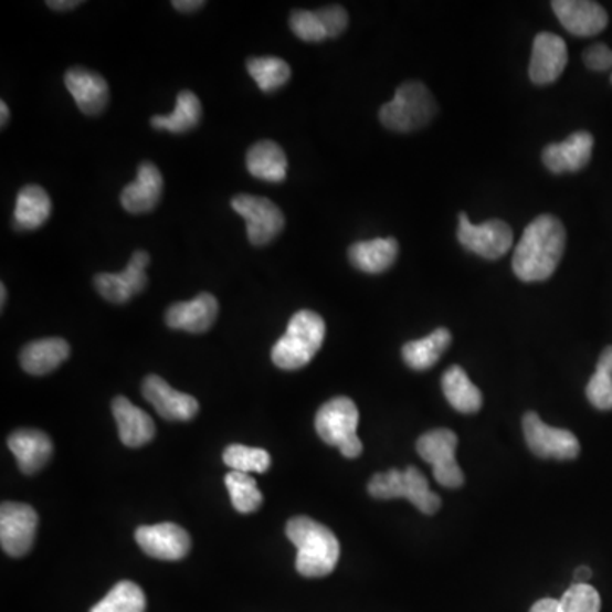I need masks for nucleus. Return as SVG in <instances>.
Masks as SVG:
<instances>
[{
	"mask_svg": "<svg viewBox=\"0 0 612 612\" xmlns=\"http://www.w3.org/2000/svg\"><path fill=\"white\" fill-rule=\"evenodd\" d=\"M567 230L553 214H539L520 236L514 251L513 270L524 283L550 279L563 257Z\"/></svg>",
	"mask_w": 612,
	"mask_h": 612,
	"instance_id": "nucleus-1",
	"label": "nucleus"
},
{
	"mask_svg": "<svg viewBox=\"0 0 612 612\" xmlns=\"http://www.w3.org/2000/svg\"><path fill=\"white\" fill-rule=\"evenodd\" d=\"M286 536L296 546V570L308 579L327 577L334 572L340 557L339 539L324 524L298 516L288 520Z\"/></svg>",
	"mask_w": 612,
	"mask_h": 612,
	"instance_id": "nucleus-2",
	"label": "nucleus"
},
{
	"mask_svg": "<svg viewBox=\"0 0 612 612\" xmlns=\"http://www.w3.org/2000/svg\"><path fill=\"white\" fill-rule=\"evenodd\" d=\"M324 339V318L312 310H299L293 315L284 336L274 344L271 359L286 371L303 368L320 351Z\"/></svg>",
	"mask_w": 612,
	"mask_h": 612,
	"instance_id": "nucleus-3",
	"label": "nucleus"
},
{
	"mask_svg": "<svg viewBox=\"0 0 612 612\" xmlns=\"http://www.w3.org/2000/svg\"><path fill=\"white\" fill-rule=\"evenodd\" d=\"M437 113V104L431 91L422 82L409 81L400 85L393 99L380 109L384 128L397 134H410L425 128Z\"/></svg>",
	"mask_w": 612,
	"mask_h": 612,
	"instance_id": "nucleus-4",
	"label": "nucleus"
},
{
	"mask_svg": "<svg viewBox=\"0 0 612 612\" xmlns=\"http://www.w3.org/2000/svg\"><path fill=\"white\" fill-rule=\"evenodd\" d=\"M368 492L371 497L380 500L407 498L425 516H432L441 507L440 495L429 488L428 478L415 466H409L403 472L390 469V472L377 473L369 479Z\"/></svg>",
	"mask_w": 612,
	"mask_h": 612,
	"instance_id": "nucleus-5",
	"label": "nucleus"
},
{
	"mask_svg": "<svg viewBox=\"0 0 612 612\" xmlns=\"http://www.w3.org/2000/svg\"><path fill=\"white\" fill-rule=\"evenodd\" d=\"M358 424V407L347 397H337L324 403L315 419V429L320 440L329 446L339 447L340 453L351 460L362 453Z\"/></svg>",
	"mask_w": 612,
	"mask_h": 612,
	"instance_id": "nucleus-6",
	"label": "nucleus"
},
{
	"mask_svg": "<svg viewBox=\"0 0 612 612\" xmlns=\"http://www.w3.org/2000/svg\"><path fill=\"white\" fill-rule=\"evenodd\" d=\"M418 453L434 469L437 484L446 488H460L465 475L456 463L457 435L450 429L425 432L418 441Z\"/></svg>",
	"mask_w": 612,
	"mask_h": 612,
	"instance_id": "nucleus-7",
	"label": "nucleus"
},
{
	"mask_svg": "<svg viewBox=\"0 0 612 612\" xmlns=\"http://www.w3.org/2000/svg\"><path fill=\"white\" fill-rule=\"evenodd\" d=\"M457 240L466 251L479 255V257L495 261L504 257L513 249L514 232L506 222L502 220H488V222H469L466 213L460 214V225H457Z\"/></svg>",
	"mask_w": 612,
	"mask_h": 612,
	"instance_id": "nucleus-8",
	"label": "nucleus"
},
{
	"mask_svg": "<svg viewBox=\"0 0 612 612\" xmlns=\"http://www.w3.org/2000/svg\"><path fill=\"white\" fill-rule=\"evenodd\" d=\"M232 208L247 222L249 242L252 245L271 244L283 232V211L267 198L236 194L232 198Z\"/></svg>",
	"mask_w": 612,
	"mask_h": 612,
	"instance_id": "nucleus-9",
	"label": "nucleus"
},
{
	"mask_svg": "<svg viewBox=\"0 0 612 612\" xmlns=\"http://www.w3.org/2000/svg\"><path fill=\"white\" fill-rule=\"evenodd\" d=\"M524 437L529 450L545 460H576L580 443L576 434L567 429L550 428L539 419L538 413L528 412L523 419Z\"/></svg>",
	"mask_w": 612,
	"mask_h": 612,
	"instance_id": "nucleus-10",
	"label": "nucleus"
},
{
	"mask_svg": "<svg viewBox=\"0 0 612 612\" xmlns=\"http://www.w3.org/2000/svg\"><path fill=\"white\" fill-rule=\"evenodd\" d=\"M38 514L33 507L19 502H4L0 509V545L9 557L30 553L36 538Z\"/></svg>",
	"mask_w": 612,
	"mask_h": 612,
	"instance_id": "nucleus-11",
	"label": "nucleus"
},
{
	"mask_svg": "<svg viewBox=\"0 0 612 612\" xmlns=\"http://www.w3.org/2000/svg\"><path fill=\"white\" fill-rule=\"evenodd\" d=\"M150 255L147 251H137L129 258L128 266L122 273H103L94 277L97 293L115 305H123L144 292L147 286V270Z\"/></svg>",
	"mask_w": 612,
	"mask_h": 612,
	"instance_id": "nucleus-12",
	"label": "nucleus"
},
{
	"mask_svg": "<svg viewBox=\"0 0 612 612\" xmlns=\"http://www.w3.org/2000/svg\"><path fill=\"white\" fill-rule=\"evenodd\" d=\"M135 539L144 553L157 560H182L191 550L188 531L173 523L140 526L135 532Z\"/></svg>",
	"mask_w": 612,
	"mask_h": 612,
	"instance_id": "nucleus-13",
	"label": "nucleus"
},
{
	"mask_svg": "<svg viewBox=\"0 0 612 612\" xmlns=\"http://www.w3.org/2000/svg\"><path fill=\"white\" fill-rule=\"evenodd\" d=\"M141 393L166 421H191L200 412V403L194 397L176 390L157 374L145 378Z\"/></svg>",
	"mask_w": 612,
	"mask_h": 612,
	"instance_id": "nucleus-14",
	"label": "nucleus"
},
{
	"mask_svg": "<svg viewBox=\"0 0 612 612\" xmlns=\"http://www.w3.org/2000/svg\"><path fill=\"white\" fill-rule=\"evenodd\" d=\"M568 63V49L563 38L553 33H539L532 43L529 77L532 84L550 85L563 74Z\"/></svg>",
	"mask_w": 612,
	"mask_h": 612,
	"instance_id": "nucleus-15",
	"label": "nucleus"
},
{
	"mask_svg": "<svg viewBox=\"0 0 612 612\" xmlns=\"http://www.w3.org/2000/svg\"><path fill=\"white\" fill-rule=\"evenodd\" d=\"M561 27L573 36L589 38L608 27V12L598 2L589 0H557L551 4Z\"/></svg>",
	"mask_w": 612,
	"mask_h": 612,
	"instance_id": "nucleus-16",
	"label": "nucleus"
},
{
	"mask_svg": "<svg viewBox=\"0 0 612 612\" xmlns=\"http://www.w3.org/2000/svg\"><path fill=\"white\" fill-rule=\"evenodd\" d=\"M218 317V302L210 293H200L191 302L173 303L167 308L166 324L170 329L204 334Z\"/></svg>",
	"mask_w": 612,
	"mask_h": 612,
	"instance_id": "nucleus-17",
	"label": "nucleus"
},
{
	"mask_svg": "<svg viewBox=\"0 0 612 612\" xmlns=\"http://www.w3.org/2000/svg\"><path fill=\"white\" fill-rule=\"evenodd\" d=\"M594 137L589 131H576L560 144H550L542 150V163L553 173L579 172L590 162Z\"/></svg>",
	"mask_w": 612,
	"mask_h": 612,
	"instance_id": "nucleus-18",
	"label": "nucleus"
},
{
	"mask_svg": "<svg viewBox=\"0 0 612 612\" xmlns=\"http://www.w3.org/2000/svg\"><path fill=\"white\" fill-rule=\"evenodd\" d=\"M162 189L163 179L159 167L156 163L141 162L137 179L123 189L119 200L128 213H150L159 204Z\"/></svg>",
	"mask_w": 612,
	"mask_h": 612,
	"instance_id": "nucleus-19",
	"label": "nucleus"
},
{
	"mask_svg": "<svg viewBox=\"0 0 612 612\" xmlns=\"http://www.w3.org/2000/svg\"><path fill=\"white\" fill-rule=\"evenodd\" d=\"M65 85L84 115L96 116L109 103V87L103 75L89 68L74 67L65 74Z\"/></svg>",
	"mask_w": 612,
	"mask_h": 612,
	"instance_id": "nucleus-20",
	"label": "nucleus"
},
{
	"mask_svg": "<svg viewBox=\"0 0 612 612\" xmlns=\"http://www.w3.org/2000/svg\"><path fill=\"white\" fill-rule=\"evenodd\" d=\"M9 450L15 456L19 469L34 475L52 460L53 443L40 429H19L8 440Z\"/></svg>",
	"mask_w": 612,
	"mask_h": 612,
	"instance_id": "nucleus-21",
	"label": "nucleus"
},
{
	"mask_svg": "<svg viewBox=\"0 0 612 612\" xmlns=\"http://www.w3.org/2000/svg\"><path fill=\"white\" fill-rule=\"evenodd\" d=\"M113 415L118 424L119 440L126 447H141L156 437V424L150 415L125 397L113 400Z\"/></svg>",
	"mask_w": 612,
	"mask_h": 612,
	"instance_id": "nucleus-22",
	"label": "nucleus"
},
{
	"mask_svg": "<svg viewBox=\"0 0 612 612\" xmlns=\"http://www.w3.org/2000/svg\"><path fill=\"white\" fill-rule=\"evenodd\" d=\"M349 261L356 270L368 274H380L390 270L399 257V242L393 236L362 240L351 245Z\"/></svg>",
	"mask_w": 612,
	"mask_h": 612,
	"instance_id": "nucleus-23",
	"label": "nucleus"
},
{
	"mask_svg": "<svg viewBox=\"0 0 612 612\" xmlns=\"http://www.w3.org/2000/svg\"><path fill=\"white\" fill-rule=\"evenodd\" d=\"M71 355V346L67 340L60 337L34 340L28 344L19 356V361L24 371L33 377H45L52 373Z\"/></svg>",
	"mask_w": 612,
	"mask_h": 612,
	"instance_id": "nucleus-24",
	"label": "nucleus"
},
{
	"mask_svg": "<svg viewBox=\"0 0 612 612\" xmlns=\"http://www.w3.org/2000/svg\"><path fill=\"white\" fill-rule=\"evenodd\" d=\"M247 170L261 181L279 184L288 173V159L279 145L271 140L257 141L247 151Z\"/></svg>",
	"mask_w": 612,
	"mask_h": 612,
	"instance_id": "nucleus-25",
	"label": "nucleus"
},
{
	"mask_svg": "<svg viewBox=\"0 0 612 612\" xmlns=\"http://www.w3.org/2000/svg\"><path fill=\"white\" fill-rule=\"evenodd\" d=\"M52 200L41 186L30 184L18 192L14 208V226L18 230H36L49 222Z\"/></svg>",
	"mask_w": 612,
	"mask_h": 612,
	"instance_id": "nucleus-26",
	"label": "nucleus"
},
{
	"mask_svg": "<svg viewBox=\"0 0 612 612\" xmlns=\"http://www.w3.org/2000/svg\"><path fill=\"white\" fill-rule=\"evenodd\" d=\"M443 391L453 409L462 413H476L482 409L484 397L472 383L462 366H451L443 377Z\"/></svg>",
	"mask_w": 612,
	"mask_h": 612,
	"instance_id": "nucleus-27",
	"label": "nucleus"
},
{
	"mask_svg": "<svg viewBox=\"0 0 612 612\" xmlns=\"http://www.w3.org/2000/svg\"><path fill=\"white\" fill-rule=\"evenodd\" d=\"M451 333L447 329H437L429 334L424 339L412 340L402 347V358L409 368L415 371H425V369L435 366L441 356L447 351L451 346Z\"/></svg>",
	"mask_w": 612,
	"mask_h": 612,
	"instance_id": "nucleus-28",
	"label": "nucleus"
},
{
	"mask_svg": "<svg viewBox=\"0 0 612 612\" xmlns=\"http://www.w3.org/2000/svg\"><path fill=\"white\" fill-rule=\"evenodd\" d=\"M201 122V101L191 91H181L176 101L172 115L154 116L151 126L156 129H166L170 134H188Z\"/></svg>",
	"mask_w": 612,
	"mask_h": 612,
	"instance_id": "nucleus-29",
	"label": "nucleus"
},
{
	"mask_svg": "<svg viewBox=\"0 0 612 612\" xmlns=\"http://www.w3.org/2000/svg\"><path fill=\"white\" fill-rule=\"evenodd\" d=\"M249 74L257 82L262 93H274L283 87L292 77V68L288 63L277 56H255L249 59Z\"/></svg>",
	"mask_w": 612,
	"mask_h": 612,
	"instance_id": "nucleus-30",
	"label": "nucleus"
},
{
	"mask_svg": "<svg viewBox=\"0 0 612 612\" xmlns=\"http://www.w3.org/2000/svg\"><path fill=\"white\" fill-rule=\"evenodd\" d=\"M147 599L144 590L135 582L123 580L116 583L103 601L97 602L89 612H145Z\"/></svg>",
	"mask_w": 612,
	"mask_h": 612,
	"instance_id": "nucleus-31",
	"label": "nucleus"
},
{
	"mask_svg": "<svg viewBox=\"0 0 612 612\" xmlns=\"http://www.w3.org/2000/svg\"><path fill=\"white\" fill-rule=\"evenodd\" d=\"M587 399L595 409H612V346L605 347L599 358L594 377L587 384Z\"/></svg>",
	"mask_w": 612,
	"mask_h": 612,
	"instance_id": "nucleus-32",
	"label": "nucleus"
},
{
	"mask_svg": "<svg viewBox=\"0 0 612 612\" xmlns=\"http://www.w3.org/2000/svg\"><path fill=\"white\" fill-rule=\"evenodd\" d=\"M225 485L229 488L233 507L240 514H252L261 507L262 494L257 488V482L247 473L230 472L225 476Z\"/></svg>",
	"mask_w": 612,
	"mask_h": 612,
	"instance_id": "nucleus-33",
	"label": "nucleus"
},
{
	"mask_svg": "<svg viewBox=\"0 0 612 612\" xmlns=\"http://www.w3.org/2000/svg\"><path fill=\"white\" fill-rule=\"evenodd\" d=\"M223 462L232 472L264 473L270 469L271 454L261 447H247L242 444H232L223 453Z\"/></svg>",
	"mask_w": 612,
	"mask_h": 612,
	"instance_id": "nucleus-34",
	"label": "nucleus"
},
{
	"mask_svg": "<svg viewBox=\"0 0 612 612\" xmlns=\"http://www.w3.org/2000/svg\"><path fill=\"white\" fill-rule=\"evenodd\" d=\"M563 612H601V595L589 583H573L560 599Z\"/></svg>",
	"mask_w": 612,
	"mask_h": 612,
	"instance_id": "nucleus-35",
	"label": "nucleus"
},
{
	"mask_svg": "<svg viewBox=\"0 0 612 612\" xmlns=\"http://www.w3.org/2000/svg\"><path fill=\"white\" fill-rule=\"evenodd\" d=\"M289 27L299 40L310 41V43H318V41L329 38L318 11L293 12L292 18H289Z\"/></svg>",
	"mask_w": 612,
	"mask_h": 612,
	"instance_id": "nucleus-36",
	"label": "nucleus"
},
{
	"mask_svg": "<svg viewBox=\"0 0 612 612\" xmlns=\"http://www.w3.org/2000/svg\"><path fill=\"white\" fill-rule=\"evenodd\" d=\"M318 12L329 38L340 36L349 27V14L342 6H329V8L318 9Z\"/></svg>",
	"mask_w": 612,
	"mask_h": 612,
	"instance_id": "nucleus-37",
	"label": "nucleus"
},
{
	"mask_svg": "<svg viewBox=\"0 0 612 612\" xmlns=\"http://www.w3.org/2000/svg\"><path fill=\"white\" fill-rule=\"evenodd\" d=\"M583 62L590 71L605 72L612 68V50L604 43H595L583 53Z\"/></svg>",
	"mask_w": 612,
	"mask_h": 612,
	"instance_id": "nucleus-38",
	"label": "nucleus"
},
{
	"mask_svg": "<svg viewBox=\"0 0 612 612\" xmlns=\"http://www.w3.org/2000/svg\"><path fill=\"white\" fill-rule=\"evenodd\" d=\"M529 612H563L561 611L560 601L557 599H541L536 602Z\"/></svg>",
	"mask_w": 612,
	"mask_h": 612,
	"instance_id": "nucleus-39",
	"label": "nucleus"
},
{
	"mask_svg": "<svg viewBox=\"0 0 612 612\" xmlns=\"http://www.w3.org/2000/svg\"><path fill=\"white\" fill-rule=\"evenodd\" d=\"M207 2L203 0H173L172 8L178 9L179 12H194L198 9L204 8Z\"/></svg>",
	"mask_w": 612,
	"mask_h": 612,
	"instance_id": "nucleus-40",
	"label": "nucleus"
},
{
	"mask_svg": "<svg viewBox=\"0 0 612 612\" xmlns=\"http://www.w3.org/2000/svg\"><path fill=\"white\" fill-rule=\"evenodd\" d=\"M81 4L82 2H78V0H68V2H65V0H50V2H46V6L53 11H68V9L78 8Z\"/></svg>",
	"mask_w": 612,
	"mask_h": 612,
	"instance_id": "nucleus-41",
	"label": "nucleus"
},
{
	"mask_svg": "<svg viewBox=\"0 0 612 612\" xmlns=\"http://www.w3.org/2000/svg\"><path fill=\"white\" fill-rule=\"evenodd\" d=\"M592 572H590L589 567H580L576 570V583H587V580H590Z\"/></svg>",
	"mask_w": 612,
	"mask_h": 612,
	"instance_id": "nucleus-42",
	"label": "nucleus"
},
{
	"mask_svg": "<svg viewBox=\"0 0 612 612\" xmlns=\"http://www.w3.org/2000/svg\"><path fill=\"white\" fill-rule=\"evenodd\" d=\"M0 109H2V126L8 125L9 122V107L6 101H0Z\"/></svg>",
	"mask_w": 612,
	"mask_h": 612,
	"instance_id": "nucleus-43",
	"label": "nucleus"
},
{
	"mask_svg": "<svg viewBox=\"0 0 612 612\" xmlns=\"http://www.w3.org/2000/svg\"><path fill=\"white\" fill-rule=\"evenodd\" d=\"M0 298H2V308L6 306V299H8V289H6V284H0Z\"/></svg>",
	"mask_w": 612,
	"mask_h": 612,
	"instance_id": "nucleus-44",
	"label": "nucleus"
},
{
	"mask_svg": "<svg viewBox=\"0 0 612 612\" xmlns=\"http://www.w3.org/2000/svg\"><path fill=\"white\" fill-rule=\"evenodd\" d=\"M611 84H612V75H611Z\"/></svg>",
	"mask_w": 612,
	"mask_h": 612,
	"instance_id": "nucleus-45",
	"label": "nucleus"
}]
</instances>
